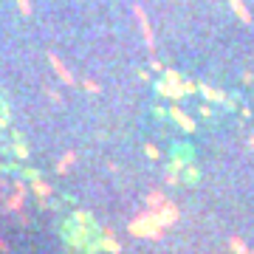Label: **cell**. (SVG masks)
<instances>
[{
	"mask_svg": "<svg viewBox=\"0 0 254 254\" xmlns=\"http://www.w3.org/2000/svg\"><path fill=\"white\" fill-rule=\"evenodd\" d=\"M136 20H138V26H141V34H144V43L150 51H155V40H153V28H150V20H147L144 9L141 6H136Z\"/></svg>",
	"mask_w": 254,
	"mask_h": 254,
	"instance_id": "6da1fadb",
	"label": "cell"
},
{
	"mask_svg": "<svg viewBox=\"0 0 254 254\" xmlns=\"http://www.w3.org/2000/svg\"><path fill=\"white\" fill-rule=\"evenodd\" d=\"M48 63H51V68L57 71V76H60V79L65 82V85H73V76H71V71H68V68H65L63 63H60V57H57V54H48Z\"/></svg>",
	"mask_w": 254,
	"mask_h": 254,
	"instance_id": "7a4b0ae2",
	"label": "cell"
},
{
	"mask_svg": "<svg viewBox=\"0 0 254 254\" xmlns=\"http://www.w3.org/2000/svg\"><path fill=\"white\" fill-rule=\"evenodd\" d=\"M229 3H232V9H235L237 17H240V20L246 23V26H249V23H252V14H249V9H246L243 0H229Z\"/></svg>",
	"mask_w": 254,
	"mask_h": 254,
	"instance_id": "3957f363",
	"label": "cell"
},
{
	"mask_svg": "<svg viewBox=\"0 0 254 254\" xmlns=\"http://www.w3.org/2000/svg\"><path fill=\"white\" fill-rule=\"evenodd\" d=\"M173 119H178V125H181V127H187V130H192V122H190L187 116H184L181 110H173Z\"/></svg>",
	"mask_w": 254,
	"mask_h": 254,
	"instance_id": "277c9868",
	"label": "cell"
},
{
	"mask_svg": "<svg viewBox=\"0 0 254 254\" xmlns=\"http://www.w3.org/2000/svg\"><path fill=\"white\" fill-rule=\"evenodd\" d=\"M17 6H20V11H23V14H31V3H28V0H17Z\"/></svg>",
	"mask_w": 254,
	"mask_h": 254,
	"instance_id": "5b68a950",
	"label": "cell"
},
{
	"mask_svg": "<svg viewBox=\"0 0 254 254\" xmlns=\"http://www.w3.org/2000/svg\"><path fill=\"white\" fill-rule=\"evenodd\" d=\"M85 91H99V85H96V82H91V79H88V82H85Z\"/></svg>",
	"mask_w": 254,
	"mask_h": 254,
	"instance_id": "8992f818",
	"label": "cell"
}]
</instances>
